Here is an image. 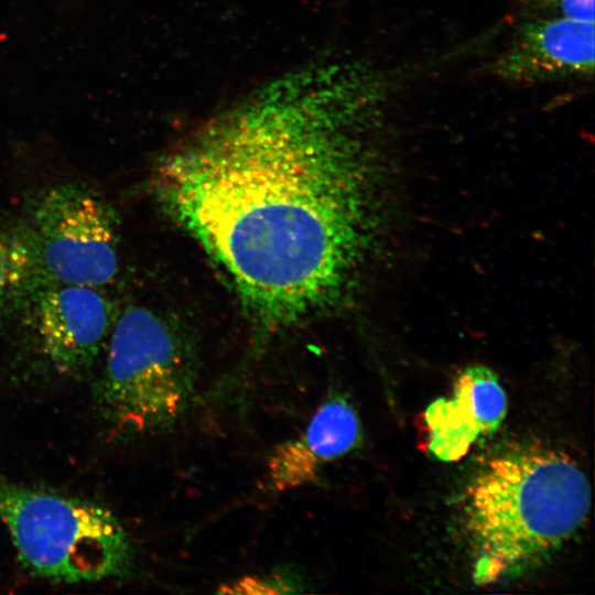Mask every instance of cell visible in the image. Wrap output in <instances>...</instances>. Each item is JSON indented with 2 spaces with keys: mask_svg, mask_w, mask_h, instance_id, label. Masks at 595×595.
Segmentation results:
<instances>
[{
  "mask_svg": "<svg viewBox=\"0 0 595 595\" xmlns=\"http://www.w3.org/2000/svg\"><path fill=\"white\" fill-rule=\"evenodd\" d=\"M507 412V398L497 374L476 365L461 371L450 398L425 410L429 452L441 462H457L480 437L493 434Z\"/></svg>",
  "mask_w": 595,
  "mask_h": 595,
  "instance_id": "obj_8",
  "label": "cell"
},
{
  "mask_svg": "<svg viewBox=\"0 0 595 595\" xmlns=\"http://www.w3.org/2000/svg\"><path fill=\"white\" fill-rule=\"evenodd\" d=\"M589 506L588 479L567 455L522 447L489 459L467 490L474 582L493 584L540 565L582 526Z\"/></svg>",
  "mask_w": 595,
  "mask_h": 595,
  "instance_id": "obj_2",
  "label": "cell"
},
{
  "mask_svg": "<svg viewBox=\"0 0 595 595\" xmlns=\"http://www.w3.org/2000/svg\"><path fill=\"white\" fill-rule=\"evenodd\" d=\"M0 521L35 575L58 583L126 577L134 549L106 507L0 475Z\"/></svg>",
  "mask_w": 595,
  "mask_h": 595,
  "instance_id": "obj_4",
  "label": "cell"
},
{
  "mask_svg": "<svg viewBox=\"0 0 595 595\" xmlns=\"http://www.w3.org/2000/svg\"><path fill=\"white\" fill-rule=\"evenodd\" d=\"M386 89L353 58L268 79L160 162L155 196L267 326L337 301L377 230Z\"/></svg>",
  "mask_w": 595,
  "mask_h": 595,
  "instance_id": "obj_1",
  "label": "cell"
},
{
  "mask_svg": "<svg viewBox=\"0 0 595 595\" xmlns=\"http://www.w3.org/2000/svg\"><path fill=\"white\" fill-rule=\"evenodd\" d=\"M35 361L64 378L86 374L118 314L100 288L47 281L18 314Z\"/></svg>",
  "mask_w": 595,
  "mask_h": 595,
  "instance_id": "obj_6",
  "label": "cell"
},
{
  "mask_svg": "<svg viewBox=\"0 0 595 595\" xmlns=\"http://www.w3.org/2000/svg\"><path fill=\"white\" fill-rule=\"evenodd\" d=\"M195 382L192 353L169 322L143 306L118 314L95 387L96 410L110 436L171 430L188 410Z\"/></svg>",
  "mask_w": 595,
  "mask_h": 595,
  "instance_id": "obj_3",
  "label": "cell"
},
{
  "mask_svg": "<svg viewBox=\"0 0 595 595\" xmlns=\"http://www.w3.org/2000/svg\"><path fill=\"white\" fill-rule=\"evenodd\" d=\"M532 4L547 12L578 21H594L595 0H532Z\"/></svg>",
  "mask_w": 595,
  "mask_h": 595,
  "instance_id": "obj_12",
  "label": "cell"
},
{
  "mask_svg": "<svg viewBox=\"0 0 595 595\" xmlns=\"http://www.w3.org/2000/svg\"><path fill=\"white\" fill-rule=\"evenodd\" d=\"M51 281L102 288L119 270V218L84 185L62 183L42 191L26 226Z\"/></svg>",
  "mask_w": 595,
  "mask_h": 595,
  "instance_id": "obj_5",
  "label": "cell"
},
{
  "mask_svg": "<svg viewBox=\"0 0 595 595\" xmlns=\"http://www.w3.org/2000/svg\"><path fill=\"white\" fill-rule=\"evenodd\" d=\"M361 426L354 407L342 396H329L305 429L272 451L267 462L271 489L284 493L318 480L328 463L357 447Z\"/></svg>",
  "mask_w": 595,
  "mask_h": 595,
  "instance_id": "obj_9",
  "label": "cell"
},
{
  "mask_svg": "<svg viewBox=\"0 0 595 595\" xmlns=\"http://www.w3.org/2000/svg\"><path fill=\"white\" fill-rule=\"evenodd\" d=\"M47 281L26 226L0 229V322L18 315Z\"/></svg>",
  "mask_w": 595,
  "mask_h": 595,
  "instance_id": "obj_10",
  "label": "cell"
},
{
  "mask_svg": "<svg viewBox=\"0 0 595 595\" xmlns=\"http://www.w3.org/2000/svg\"><path fill=\"white\" fill-rule=\"evenodd\" d=\"M305 584L294 572L275 571L245 575L219 586L217 594L271 595L294 594L305 591Z\"/></svg>",
  "mask_w": 595,
  "mask_h": 595,
  "instance_id": "obj_11",
  "label": "cell"
},
{
  "mask_svg": "<svg viewBox=\"0 0 595 595\" xmlns=\"http://www.w3.org/2000/svg\"><path fill=\"white\" fill-rule=\"evenodd\" d=\"M594 21L556 15L521 23L493 64V73L512 84H542L592 76Z\"/></svg>",
  "mask_w": 595,
  "mask_h": 595,
  "instance_id": "obj_7",
  "label": "cell"
}]
</instances>
